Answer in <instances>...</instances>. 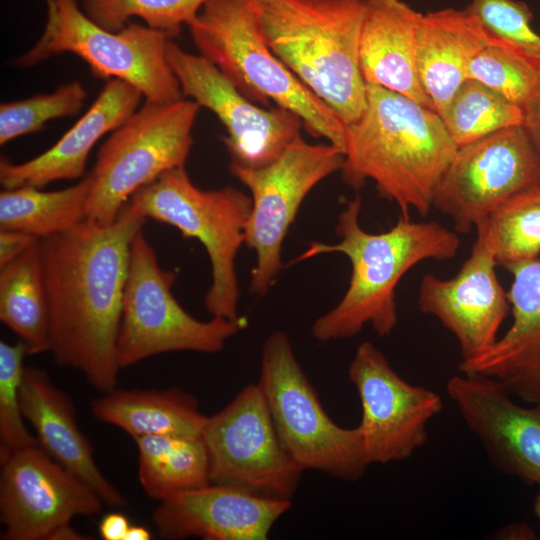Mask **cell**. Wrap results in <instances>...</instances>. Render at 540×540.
<instances>
[{
  "instance_id": "1",
  "label": "cell",
  "mask_w": 540,
  "mask_h": 540,
  "mask_svg": "<svg viewBox=\"0 0 540 540\" xmlns=\"http://www.w3.org/2000/svg\"><path fill=\"white\" fill-rule=\"evenodd\" d=\"M145 222L125 204L111 224L84 219L40 239L49 352L57 365L80 371L104 393L118 383L116 345L130 248Z\"/></svg>"
},
{
  "instance_id": "2",
  "label": "cell",
  "mask_w": 540,
  "mask_h": 540,
  "mask_svg": "<svg viewBox=\"0 0 540 540\" xmlns=\"http://www.w3.org/2000/svg\"><path fill=\"white\" fill-rule=\"evenodd\" d=\"M360 195L346 202L338 216L335 244L311 242L289 265L317 255L341 253L351 264L348 288L339 303L315 320L311 336L319 342L352 338L366 325L380 337L398 323L396 287L415 265L456 256L460 240L436 221L414 222L399 216L387 231L370 233L360 225Z\"/></svg>"
},
{
  "instance_id": "3",
  "label": "cell",
  "mask_w": 540,
  "mask_h": 540,
  "mask_svg": "<svg viewBox=\"0 0 540 540\" xmlns=\"http://www.w3.org/2000/svg\"><path fill=\"white\" fill-rule=\"evenodd\" d=\"M366 107L346 127L343 181L361 188L372 180L400 216L425 217L457 146L436 110L375 84L366 83Z\"/></svg>"
},
{
  "instance_id": "4",
  "label": "cell",
  "mask_w": 540,
  "mask_h": 540,
  "mask_svg": "<svg viewBox=\"0 0 540 540\" xmlns=\"http://www.w3.org/2000/svg\"><path fill=\"white\" fill-rule=\"evenodd\" d=\"M260 0H207L188 25L199 55L215 65L248 99L270 100L298 115L314 137L344 152L347 125L271 50Z\"/></svg>"
},
{
  "instance_id": "5",
  "label": "cell",
  "mask_w": 540,
  "mask_h": 540,
  "mask_svg": "<svg viewBox=\"0 0 540 540\" xmlns=\"http://www.w3.org/2000/svg\"><path fill=\"white\" fill-rule=\"evenodd\" d=\"M365 0H277L263 5L273 53L349 125L366 107L359 65Z\"/></svg>"
},
{
  "instance_id": "6",
  "label": "cell",
  "mask_w": 540,
  "mask_h": 540,
  "mask_svg": "<svg viewBox=\"0 0 540 540\" xmlns=\"http://www.w3.org/2000/svg\"><path fill=\"white\" fill-rule=\"evenodd\" d=\"M126 205L146 219L175 227L184 238L200 241L212 274L204 307L212 317L237 319L240 290L235 259L245 243L251 197L232 186L201 189L179 167L139 188Z\"/></svg>"
},
{
  "instance_id": "7",
  "label": "cell",
  "mask_w": 540,
  "mask_h": 540,
  "mask_svg": "<svg viewBox=\"0 0 540 540\" xmlns=\"http://www.w3.org/2000/svg\"><path fill=\"white\" fill-rule=\"evenodd\" d=\"M258 385L285 449L305 471L358 481L369 466L358 426L345 428L324 410L284 331L265 340Z\"/></svg>"
},
{
  "instance_id": "8",
  "label": "cell",
  "mask_w": 540,
  "mask_h": 540,
  "mask_svg": "<svg viewBox=\"0 0 540 540\" xmlns=\"http://www.w3.org/2000/svg\"><path fill=\"white\" fill-rule=\"evenodd\" d=\"M48 19L37 43L18 60L34 66L51 56L72 53L101 79H119L138 89L146 100L167 104L184 98L166 54L171 36L129 22L118 32L94 23L76 0H51Z\"/></svg>"
},
{
  "instance_id": "9",
  "label": "cell",
  "mask_w": 540,
  "mask_h": 540,
  "mask_svg": "<svg viewBox=\"0 0 540 540\" xmlns=\"http://www.w3.org/2000/svg\"><path fill=\"white\" fill-rule=\"evenodd\" d=\"M176 277L174 271L161 268L154 248L139 231L130 248L122 300L116 345L120 369L168 352L218 353L246 327V318L240 316L202 321L190 315L173 295Z\"/></svg>"
},
{
  "instance_id": "10",
  "label": "cell",
  "mask_w": 540,
  "mask_h": 540,
  "mask_svg": "<svg viewBox=\"0 0 540 540\" xmlns=\"http://www.w3.org/2000/svg\"><path fill=\"white\" fill-rule=\"evenodd\" d=\"M201 106L185 98L146 100L101 145L92 172L86 219L113 223L131 195L164 172L184 167Z\"/></svg>"
},
{
  "instance_id": "11",
  "label": "cell",
  "mask_w": 540,
  "mask_h": 540,
  "mask_svg": "<svg viewBox=\"0 0 540 540\" xmlns=\"http://www.w3.org/2000/svg\"><path fill=\"white\" fill-rule=\"evenodd\" d=\"M344 152L328 144L293 140L272 163L230 172L251 193L252 209L245 229L246 246L255 251L250 292L263 296L282 269L281 250L287 232L308 193L323 179L340 171Z\"/></svg>"
},
{
  "instance_id": "12",
  "label": "cell",
  "mask_w": 540,
  "mask_h": 540,
  "mask_svg": "<svg viewBox=\"0 0 540 540\" xmlns=\"http://www.w3.org/2000/svg\"><path fill=\"white\" fill-rule=\"evenodd\" d=\"M202 438L212 484L292 501L304 470L282 444L258 383L208 416Z\"/></svg>"
},
{
  "instance_id": "13",
  "label": "cell",
  "mask_w": 540,
  "mask_h": 540,
  "mask_svg": "<svg viewBox=\"0 0 540 540\" xmlns=\"http://www.w3.org/2000/svg\"><path fill=\"white\" fill-rule=\"evenodd\" d=\"M540 183V158L522 125L457 148L436 188L432 207L466 234L505 200Z\"/></svg>"
},
{
  "instance_id": "14",
  "label": "cell",
  "mask_w": 540,
  "mask_h": 540,
  "mask_svg": "<svg viewBox=\"0 0 540 540\" xmlns=\"http://www.w3.org/2000/svg\"><path fill=\"white\" fill-rule=\"evenodd\" d=\"M348 377L359 396L368 465L406 460L427 442V426L443 409L439 394L404 380L370 341L357 347Z\"/></svg>"
},
{
  "instance_id": "15",
  "label": "cell",
  "mask_w": 540,
  "mask_h": 540,
  "mask_svg": "<svg viewBox=\"0 0 540 540\" xmlns=\"http://www.w3.org/2000/svg\"><path fill=\"white\" fill-rule=\"evenodd\" d=\"M166 54L184 97L212 111L224 125L227 135L221 140L230 156L229 166L264 167L301 136L303 122L298 115L279 106L255 105L203 56L186 52L171 39Z\"/></svg>"
},
{
  "instance_id": "16",
  "label": "cell",
  "mask_w": 540,
  "mask_h": 540,
  "mask_svg": "<svg viewBox=\"0 0 540 540\" xmlns=\"http://www.w3.org/2000/svg\"><path fill=\"white\" fill-rule=\"evenodd\" d=\"M0 520L4 540H47L75 516L98 515L103 500L38 444L0 458Z\"/></svg>"
},
{
  "instance_id": "17",
  "label": "cell",
  "mask_w": 540,
  "mask_h": 540,
  "mask_svg": "<svg viewBox=\"0 0 540 540\" xmlns=\"http://www.w3.org/2000/svg\"><path fill=\"white\" fill-rule=\"evenodd\" d=\"M475 229L476 240L457 274L448 279L426 274L419 285L420 311L435 317L453 334L461 361L488 350L498 339L500 327L510 312L484 222Z\"/></svg>"
},
{
  "instance_id": "18",
  "label": "cell",
  "mask_w": 540,
  "mask_h": 540,
  "mask_svg": "<svg viewBox=\"0 0 540 540\" xmlns=\"http://www.w3.org/2000/svg\"><path fill=\"white\" fill-rule=\"evenodd\" d=\"M446 390L496 468L540 484V403L522 407L503 383L481 374L455 375Z\"/></svg>"
},
{
  "instance_id": "19",
  "label": "cell",
  "mask_w": 540,
  "mask_h": 540,
  "mask_svg": "<svg viewBox=\"0 0 540 540\" xmlns=\"http://www.w3.org/2000/svg\"><path fill=\"white\" fill-rule=\"evenodd\" d=\"M291 506L289 500L260 497L211 483L160 501L153 523L164 539L266 540Z\"/></svg>"
},
{
  "instance_id": "20",
  "label": "cell",
  "mask_w": 540,
  "mask_h": 540,
  "mask_svg": "<svg viewBox=\"0 0 540 540\" xmlns=\"http://www.w3.org/2000/svg\"><path fill=\"white\" fill-rule=\"evenodd\" d=\"M513 282L507 292L513 321L482 354L460 361L461 373L497 379L510 393L540 403V259L509 266Z\"/></svg>"
},
{
  "instance_id": "21",
  "label": "cell",
  "mask_w": 540,
  "mask_h": 540,
  "mask_svg": "<svg viewBox=\"0 0 540 540\" xmlns=\"http://www.w3.org/2000/svg\"><path fill=\"white\" fill-rule=\"evenodd\" d=\"M142 97V93L129 83L108 80L87 112L51 148L19 164L1 157L3 189H42L55 181L84 177L88 155L94 145L133 115Z\"/></svg>"
},
{
  "instance_id": "22",
  "label": "cell",
  "mask_w": 540,
  "mask_h": 540,
  "mask_svg": "<svg viewBox=\"0 0 540 540\" xmlns=\"http://www.w3.org/2000/svg\"><path fill=\"white\" fill-rule=\"evenodd\" d=\"M20 399L23 416L45 452L85 481L105 504L125 506L124 496L98 468L93 447L78 426L71 399L45 371L25 367Z\"/></svg>"
},
{
  "instance_id": "23",
  "label": "cell",
  "mask_w": 540,
  "mask_h": 540,
  "mask_svg": "<svg viewBox=\"0 0 540 540\" xmlns=\"http://www.w3.org/2000/svg\"><path fill=\"white\" fill-rule=\"evenodd\" d=\"M422 13L403 0H365L359 65L365 83L434 105L422 88L417 68V34Z\"/></svg>"
},
{
  "instance_id": "24",
  "label": "cell",
  "mask_w": 540,
  "mask_h": 540,
  "mask_svg": "<svg viewBox=\"0 0 540 540\" xmlns=\"http://www.w3.org/2000/svg\"><path fill=\"white\" fill-rule=\"evenodd\" d=\"M495 37L469 10L443 8L422 17L417 34V68L422 88L441 116L467 79L472 59Z\"/></svg>"
},
{
  "instance_id": "25",
  "label": "cell",
  "mask_w": 540,
  "mask_h": 540,
  "mask_svg": "<svg viewBox=\"0 0 540 540\" xmlns=\"http://www.w3.org/2000/svg\"><path fill=\"white\" fill-rule=\"evenodd\" d=\"M93 415L114 425L133 439L148 435L202 436L208 416L197 400L176 388L117 390L91 403Z\"/></svg>"
},
{
  "instance_id": "26",
  "label": "cell",
  "mask_w": 540,
  "mask_h": 540,
  "mask_svg": "<svg viewBox=\"0 0 540 540\" xmlns=\"http://www.w3.org/2000/svg\"><path fill=\"white\" fill-rule=\"evenodd\" d=\"M0 320L20 338L27 354L49 352L50 314L40 239L0 268Z\"/></svg>"
},
{
  "instance_id": "27",
  "label": "cell",
  "mask_w": 540,
  "mask_h": 540,
  "mask_svg": "<svg viewBox=\"0 0 540 540\" xmlns=\"http://www.w3.org/2000/svg\"><path fill=\"white\" fill-rule=\"evenodd\" d=\"M134 440L139 482L149 498L160 502L175 493L211 484L202 436L148 435Z\"/></svg>"
},
{
  "instance_id": "28",
  "label": "cell",
  "mask_w": 540,
  "mask_h": 540,
  "mask_svg": "<svg viewBox=\"0 0 540 540\" xmlns=\"http://www.w3.org/2000/svg\"><path fill=\"white\" fill-rule=\"evenodd\" d=\"M92 188L91 174L58 191L32 187L3 189L0 193V229L16 230L42 239L63 232L86 219Z\"/></svg>"
},
{
  "instance_id": "29",
  "label": "cell",
  "mask_w": 540,
  "mask_h": 540,
  "mask_svg": "<svg viewBox=\"0 0 540 540\" xmlns=\"http://www.w3.org/2000/svg\"><path fill=\"white\" fill-rule=\"evenodd\" d=\"M440 117L452 141L460 147L502 129L521 126L524 111L482 83L466 79Z\"/></svg>"
},
{
  "instance_id": "30",
  "label": "cell",
  "mask_w": 540,
  "mask_h": 540,
  "mask_svg": "<svg viewBox=\"0 0 540 540\" xmlns=\"http://www.w3.org/2000/svg\"><path fill=\"white\" fill-rule=\"evenodd\" d=\"M483 222L499 266L539 258L540 183L509 197Z\"/></svg>"
},
{
  "instance_id": "31",
  "label": "cell",
  "mask_w": 540,
  "mask_h": 540,
  "mask_svg": "<svg viewBox=\"0 0 540 540\" xmlns=\"http://www.w3.org/2000/svg\"><path fill=\"white\" fill-rule=\"evenodd\" d=\"M207 0H81L83 12L98 26L122 30L131 17L142 19L146 26L177 35L182 25H189Z\"/></svg>"
},
{
  "instance_id": "32",
  "label": "cell",
  "mask_w": 540,
  "mask_h": 540,
  "mask_svg": "<svg viewBox=\"0 0 540 540\" xmlns=\"http://www.w3.org/2000/svg\"><path fill=\"white\" fill-rule=\"evenodd\" d=\"M467 79L482 83L523 110L540 91V72L496 37L472 59Z\"/></svg>"
},
{
  "instance_id": "33",
  "label": "cell",
  "mask_w": 540,
  "mask_h": 540,
  "mask_svg": "<svg viewBox=\"0 0 540 540\" xmlns=\"http://www.w3.org/2000/svg\"><path fill=\"white\" fill-rule=\"evenodd\" d=\"M86 98L84 86L79 81H72L49 94L1 103L0 144L38 132L49 120L78 114Z\"/></svg>"
},
{
  "instance_id": "34",
  "label": "cell",
  "mask_w": 540,
  "mask_h": 540,
  "mask_svg": "<svg viewBox=\"0 0 540 540\" xmlns=\"http://www.w3.org/2000/svg\"><path fill=\"white\" fill-rule=\"evenodd\" d=\"M501 43L540 72V34L529 6L518 0H471L466 7Z\"/></svg>"
},
{
  "instance_id": "35",
  "label": "cell",
  "mask_w": 540,
  "mask_h": 540,
  "mask_svg": "<svg viewBox=\"0 0 540 540\" xmlns=\"http://www.w3.org/2000/svg\"><path fill=\"white\" fill-rule=\"evenodd\" d=\"M25 345L0 342V458L39 442L27 429L21 408L20 389L25 367Z\"/></svg>"
},
{
  "instance_id": "36",
  "label": "cell",
  "mask_w": 540,
  "mask_h": 540,
  "mask_svg": "<svg viewBox=\"0 0 540 540\" xmlns=\"http://www.w3.org/2000/svg\"><path fill=\"white\" fill-rule=\"evenodd\" d=\"M37 239L25 232L0 229V268L23 254Z\"/></svg>"
},
{
  "instance_id": "37",
  "label": "cell",
  "mask_w": 540,
  "mask_h": 540,
  "mask_svg": "<svg viewBox=\"0 0 540 540\" xmlns=\"http://www.w3.org/2000/svg\"><path fill=\"white\" fill-rule=\"evenodd\" d=\"M523 111V130L540 158V91Z\"/></svg>"
},
{
  "instance_id": "38",
  "label": "cell",
  "mask_w": 540,
  "mask_h": 540,
  "mask_svg": "<svg viewBox=\"0 0 540 540\" xmlns=\"http://www.w3.org/2000/svg\"><path fill=\"white\" fill-rule=\"evenodd\" d=\"M130 527L129 521L123 514L110 513L105 515L99 524V533L105 540H125Z\"/></svg>"
},
{
  "instance_id": "39",
  "label": "cell",
  "mask_w": 540,
  "mask_h": 540,
  "mask_svg": "<svg viewBox=\"0 0 540 540\" xmlns=\"http://www.w3.org/2000/svg\"><path fill=\"white\" fill-rule=\"evenodd\" d=\"M497 538L508 540H534L536 534L527 522L510 523L498 530Z\"/></svg>"
},
{
  "instance_id": "40",
  "label": "cell",
  "mask_w": 540,
  "mask_h": 540,
  "mask_svg": "<svg viewBox=\"0 0 540 540\" xmlns=\"http://www.w3.org/2000/svg\"><path fill=\"white\" fill-rule=\"evenodd\" d=\"M151 532L144 526L130 525L125 540H149Z\"/></svg>"
},
{
  "instance_id": "41",
  "label": "cell",
  "mask_w": 540,
  "mask_h": 540,
  "mask_svg": "<svg viewBox=\"0 0 540 540\" xmlns=\"http://www.w3.org/2000/svg\"><path fill=\"white\" fill-rule=\"evenodd\" d=\"M537 486H538V491L534 500L533 509H534V514L536 515V517L539 519V522H540V484H538Z\"/></svg>"
},
{
  "instance_id": "42",
  "label": "cell",
  "mask_w": 540,
  "mask_h": 540,
  "mask_svg": "<svg viewBox=\"0 0 540 540\" xmlns=\"http://www.w3.org/2000/svg\"><path fill=\"white\" fill-rule=\"evenodd\" d=\"M262 2L263 5H267V4H271L277 0H260Z\"/></svg>"
},
{
  "instance_id": "43",
  "label": "cell",
  "mask_w": 540,
  "mask_h": 540,
  "mask_svg": "<svg viewBox=\"0 0 540 540\" xmlns=\"http://www.w3.org/2000/svg\"><path fill=\"white\" fill-rule=\"evenodd\" d=\"M46 1V4L49 3L51 0H45Z\"/></svg>"
}]
</instances>
